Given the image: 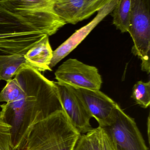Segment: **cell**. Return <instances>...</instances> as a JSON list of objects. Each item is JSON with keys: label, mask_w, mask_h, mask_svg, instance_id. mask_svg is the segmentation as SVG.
I'll list each match as a JSON object with an SVG mask.
<instances>
[{"label": "cell", "mask_w": 150, "mask_h": 150, "mask_svg": "<svg viewBox=\"0 0 150 150\" xmlns=\"http://www.w3.org/2000/svg\"><path fill=\"white\" fill-rule=\"evenodd\" d=\"M14 77L18 94L0 105V118L12 127L14 150H19L33 124L63 109L55 82L31 67L21 69Z\"/></svg>", "instance_id": "1"}, {"label": "cell", "mask_w": 150, "mask_h": 150, "mask_svg": "<svg viewBox=\"0 0 150 150\" xmlns=\"http://www.w3.org/2000/svg\"><path fill=\"white\" fill-rule=\"evenodd\" d=\"M63 26L54 11L16 8L0 0V52L26 54L44 36L55 34Z\"/></svg>", "instance_id": "2"}, {"label": "cell", "mask_w": 150, "mask_h": 150, "mask_svg": "<svg viewBox=\"0 0 150 150\" xmlns=\"http://www.w3.org/2000/svg\"><path fill=\"white\" fill-rule=\"evenodd\" d=\"M81 135L60 110L33 124L19 150H74Z\"/></svg>", "instance_id": "3"}, {"label": "cell", "mask_w": 150, "mask_h": 150, "mask_svg": "<svg viewBox=\"0 0 150 150\" xmlns=\"http://www.w3.org/2000/svg\"><path fill=\"white\" fill-rule=\"evenodd\" d=\"M134 42L132 52L141 60V69L150 71V0H132L128 31Z\"/></svg>", "instance_id": "4"}, {"label": "cell", "mask_w": 150, "mask_h": 150, "mask_svg": "<svg viewBox=\"0 0 150 150\" xmlns=\"http://www.w3.org/2000/svg\"><path fill=\"white\" fill-rule=\"evenodd\" d=\"M115 150H149L133 118L117 104L105 126L101 127Z\"/></svg>", "instance_id": "5"}, {"label": "cell", "mask_w": 150, "mask_h": 150, "mask_svg": "<svg viewBox=\"0 0 150 150\" xmlns=\"http://www.w3.org/2000/svg\"><path fill=\"white\" fill-rule=\"evenodd\" d=\"M57 82L75 88L98 90L102 79L96 67L78 60L69 59L63 62L55 73Z\"/></svg>", "instance_id": "6"}, {"label": "cell", "mask_w": 150, "mask_h": 150, "mask_svg": "<svg viewBox=\"0 0 150 150\" xmlns=\"http://www.w3.org/2000/svg\"><path fill=\"white\" fill-rule=\"evenodd\" d=\"M63 111L74 127L81 134L92 129L91 117L72 86L55 82Z\"/></svg>", "instance_id": "7"}, {"label": "cell", "mask_w": 150, "mask_h": 150, "mask_svg": "<svg viewBox=\"0 0 150 150\" xmlns=\"http://www.w3.org/2000/svg\"><path fill=\"white\" fill-rule=\"evenodd\" d=\"M118 0H112L97 11V14L90 22L76 31L68 39L53 52L50 68L55 67L63 59L68 55L90 33L103 19L113 10Z\"/></svg>", "instance_id": "8"}, {"label": "cell", "mask_w": 150, "mask_h": 150, "mask_svg": "<svg viewBox=\"0 0 150 150\" xmlns=\"http://www.w3.org/2000/svg\"><path fill=\"white\" fill-rule=\"evenodd\" d=\"M73 88L99 126H105L117 103L100 90Z\"/></svg>", "instance_id": "9"}, {"label": "cell", "mask_w": 150, "mask_h": 150, "mask_svg": "<svg viewBox=\"0 0 150 150\" xmlns=\"http://www.w3.org/2000/svg\"><path fill=\"white\" fill-rule=\"evenodd\" d=\"M49 36L43 37L25 54V58L31 67L39 72L52 71L50 64L53 56Z\"/></svg>", "instance_id": "10"}, {"label": "cell", "mask_w": 150, "mask_h": 150, "mask_svg": "<svg viewBox=\"0 0 150 150\" xmlns=\"http://www.w3.org/2000/svg\"><path fill=\"white\" fill-rule=\"evenodd\" d=\"M56 15L66 23L75 24L81 21L86 0H53Z\"/></svg>", "instance_id": "11"}, {"label": "cell", "mask_w": 150, "mask_h": 150, "mask_svg": "<svg viewBox=\"0 0 150 150\" xmlns=\"http://www.w3.org/2000/svg\"><path fill=\"white\" fill-rule=\"evenodd\" d=\"M25 54H0V80L8 82L21 69L31 67L25 58Z\"/></svg>", "instance_id": "12"}, {"label": "cell", "mask_w": 150, "mask_h": 150, "mask_svg": "<svg viewBox=\"0 0 150 150\" xmlns=\"http://www.w3.org/2000/svg\"><path fill=\"white\" fill-rule=\"evenodd\" d=\"M132 0H118L113 10V23L122 33L128 32Z\"/></svg>", "instance_id": "13"}, {"label": "cell", "mask_w": 150, "mask_h": 150, "mask_svg": "<svg viewBox=\"0 0 150 150\" xmlns=\"http://www.w3.org/2000/svg\"><path fill=\"white\" fill-rule=\"evenodd\" d=\"M16 8L32 11H54L53 0H4Z\"/></svg>", "instance_id": "14"}, {"label": "cell", "mask_w": 150, "mask_h": 150, "mask_svg": "<svg viewBox=\"0 0 150 150\" xmlns=\"http://www.w3.org/2000/svg\"><path fill=\"white\" fill-rule=\"evenodd\" d=\"M132 98L137 104L146 108L150 104V82H137L134 86Z\"/></svg>", "instance_id": "15"}, {"label": "cell", "mask_w": 150, "mask_h": 150, "mask_svg": "<svg viewBox=\"0 0 150 150\" xmlns=\"http://www.w3.org/2000/svg\"><path fill=\"white\" fill-rule=\"evenodd\" d=\"M0 150H14L12 127L0 118Z\"/></svg>", "instance_id": "16"}, {"label": "cell", "mask_w": 150, "mask_h": 150, "mask_svg": "<svg viewBox=\"0 0 150 150\" xmlns=\"http://www.w3.org/2000/svg\"><path fill=\"white\" fill-rule=\"evenodd\" d=\"M85 134L89 141L91 150H105L102 127L99 126L96 128H92Z\"/></svg>", "instance_id": "17"}, {"label": "cell", "mask_w": 150, "mask_h": 150, "mask_svg": "<svg viewBox=\"0 0 150 150\" xmlns=\"http://www.w3.org/2000/svg\"><path fill=\"white\" fill-rule=\"evenodd\" d=\"M112 0H86L81 21L89 18Z\"/></svg>", "instance_id": "18"}, {"label": "cell", "mask_w": 150, "mask_h": 150, "mask_svg": "<svg viewBox=\"0 0 150 150\" xmlns=\"http://www.w3.org/2000/svg\"><path fill=\"white\" fill-rule=\"evenodd\" d=\"M74 150H91L89 141L85 134L81 135Z\"/></svg>", "instance_id": "19"}, {"label": "cell", "mask_w": 150, "mask_h": 150, "mask_svg": "<svg viewBox=\"0 0 150 150\" xmlns=\"http://www.w3.org/2000/svg\"><path fill=\"white\" fill-rule=\"evenodd\" d=\"M102 136H103L105 150H115L109 136L107 135V134L105 132L103 128H102Z\"/></svg>", "instance_id": "20"}]
</instances>
